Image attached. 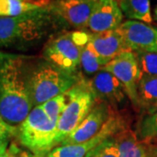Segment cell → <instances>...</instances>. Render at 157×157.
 <instances>
[{"instance_id":"484cf974","label":"cell","mask_w":157,"mask_h":157,"mask_svg":"<svg viewBox=\"0 0 157 157\" xmlns=\"http://www.w3.org/2000/svg\"><path fill=\"white\" fill-rule=\"evenodd\" d=\"M17 157H40V156H38V155H34V154H33L32 152L30 153V152H27V151H20L18 154H17Z\"/></svg>"},{"instance_id":"ffe728a7","label":"cell","mask_w":157,"mask_h":157,"mask_svg":"<svg viewBox=\"0 0 157 157\" xmlns=\"http://www.w3.org/2000/svg\"><path fill=\"white\" fill-rule=\"evenodd\" d=\"M141 77L157 76V52H135Z\"/></svg>"},{"instance_id":"f546056e","label":"cell","mask_w":157,"mask_h":157,"mask_svg":"<svg viewBox=\"0 0 157 157\" xmlns=\"http://www.w3.org/2000/svg\"><path fill=\"white\" fill-rule=\"evenodd\" d=\"M116 1H118V2H119V1H120V0H116Z\"/></svg>"},{"instance_id":"ba28073f","label":"cell","mask_w":157,"mask_h":157,"mask_svg":"<svg viewBox=\"0 0 157 157\" xmlns=\"http://www.w3.org/2000/svg\"><path fill=\"white\" fill-rule=\"evenodd\" d=\"M96 0H53L51 11L60 21L77 30H84L95 6Z\"/></svg>"},{"instance_id":"4316f807","label":"cell","mask_w":157,"mask_h":157,"mask_svg":"<svg viewBox=\"0 0 157 157\" xmlns=\"http://www.w3.org/2000/svg\"><path fill=\"white\" fill-rule=\"evenodd\" d=\"M148 157H157V147H154L148 150Z\"/></svg>"},{"instance_id":"2e32d148","label":"cell","mask_w":157,"mask_h":157,"mask_svg":"<svg viewBox=\"0 0 157 157\" xmlns=\"http://www.w3.org/2000/svg\"><path fill=\"white\" fill-rule=\"evenodd\" d=\"M48 6V0H0V17H17Z\"/></svg>"},{"instance_id":"9a60e30c","label":"cell","mask_w":157,"mask_h":157,"mask_svg":"<svg viewBox=\"0 0 157 157\" xmlns=\"http://www.w3.org/2000/svg\"><path fill=\"white\" fill-rule=\"evenodd\" d=\"M120 157H148V150L131 130L121 128L113 136Z\"/></svg>"},{"instance_id":"ac0fdd59","label":"cell","mask_w":157,"mask_h":157,"mask_svg":"<svg viewBox=\"0 0 157 157\" xmlns=\"http://www.w3.org/2000/svg\"><path fill=\"white\" fill-rule=\"evenodd\" d=\"M139 109L148 111L157 102V76L141 77L137 86Z\"/></svg>"},{"instance_id":"44dd1931","label":"cell","mask_w":157,"mask_h":157,"mask_svg":"<svg viewBox=\"0 0 157 157\" xmlns=\"http://www.w3.org/2000/svg\"><path fill=\"white\" fill-rule=\"evenodd\" d=\"M67 103V93L56 96L49 101H45L42 105H40L46 115L54 122L58 123V121L64 112Z\"/></svg>"},{"instance_id":"9c48e42d","label":"cell","mask_w":157,"mask_h":157,"mask_svg":"<svg viewBox=\"0 0 157 157\" xmlns=\"http://www.w3.org/2000/svg\"><path fill=\"white\" fill-rule=\"evenodd\" d=\"M128 49L137 52H157V29L146 23L128 20L118 28Z\"/></svg>"},{"instance_id":"5bb4252c","label":"cell","mask_w":157,"mask_h":157,"mask_svg":"<svg viewBox=\"0 0 157 157\" xmlns=\"http://www.w3.org/2000/svg\"><path fill=\"white\" fill-rule=\"evenodd\" d=\"M89 44L106 66L121 53L130 51L118 29L89 33Z\"/></svg>"},{"instance_id":"83f0119b","label":"cell","mask_w":157,"mask_h":157,"mask_svg":"<svg viewBox=\"0 0 157 157\" xmlns=\"http://www.w3.org/2000/svg\"><path fill=\"white\" fill-rule=\"evenodd\" d=\"M157 111V102L153 106V107L147 112V114H151V113H155Z\"/></svg>"},{"instance_id":"e0dca14e","label":"cell","mask_w":157,"mask_h":157,"mask_svg":"<svg viewBox=\"0 0 157 157\" xmlns=\"http://www.w3.org/2000/svg\"><path fill=\"white\" fill-rule=\"evenodd\" d=\"M120 8L129 20L150 24L153 20L150 11V0H120Z\"/></svg>"},{"instance_id":"6da1fadb","label":"cell","mask_w":157,"mask_h":157,"mask_svg":"<svg viewBox=\"0 0 157 157\" xmlns=\"http://www.w3.org/2000/svg\"><path fill=\"white\" fill-rule=\"evenodd\" d=\"M29 66L22 55L0 52V118L15 127L33 110Z\"/></svg>"},{"instance_id":"30bf717a","label":"cell","mask_w":157,"mask_h":157,"mask_svg":"<svg viewBox=\"0 0 157 157\" xmlns=\"http://www.w3.org/2000/svg\"><path fill=\"white\" fill-rule=\"evenodd\" d=\"M121 128L123 127H121L120 119L112 114L100 133L93 139L78 144L58 146L49 152L46 157H86L101 142L114 136Z\"/></svg>"},{"instance_id":"603a6c76","label":"cell","mask_w":157,"mask_h":157,"mask_svg":"<svg viewBox=\"0 0 157 157\" xmlns=\"http://www.w3.org/2000/svg\"><path fill=\"white\" fill-rule=\"evenodd\" d=\"M86 157H120L117 143L114 137H110L88 153Z\"/></svg>"},{"instance_id":"52a82bcc","label":"cell","mask_w":157,"mask_h":157,"mask_svg":"<svg viewBox=\"0 0 157 157\" xmlns=\"http://www.w3.org/2000/svg\"><path fill=\"white\" fill-rule=\"evenodd\" d=\"M103 69L110 72L121 81L130 101L135 108L139 109L137 86L140 79V73L135 52L132 51L124 52Z\"/></svg>"},{"instance_id":"4dcf8cb0","label":"cell","mask_w":157,"mask_h":157,"mask_svg":"<svg viewBox=\"0 0 157 157\" xmlns=\"http://www.w3.org/2000/svg\"><path fill=\"white\" fill-rule=\"evenodd\" d=\"M40 157H46V156H40Z\"/></svg>"},{"instance_id":"7c38bea8","label":"cell","mask_w":157,"mask_h":157,"mask_svg":"<svg viewBox=\"0 0 157 157\" xmlns=\"http://www.w3.org/2000/svg\"><path fill=\"white\" fill-rule=\"evenodd\" d=\"M123 16L116 0H96L87 28L93 33L117 30L123 23Z\"/></svg>"},{"instance_id":"8fae6325","label":"cell","mask_w":157,"mask_h":157,"mask_svg":"<svg viewBox=\"0 0 157 157\" xmlns=\"http://www.w3.org/2000/svg\"><path fill=\"white\" fill-rule=\"evenodd\" d=\"M111 115L112 112L108 104L106 102L97 104L78 128L68 135L59 146L78 144L93 139L100 133Z\"/></svg>"},{"instance_id":"3957f363","label":"cell","mask_w":157,"mask_h":157,"mask_svg":"<svg viewBox=\"0 0 157 157\" xmlns=\"http://www.w3.org/2000/svg\"><path fill=\"white\" fill-rule=\"evenodd\" d=\"M80 79L78 74L65 72L45 59L29 67L28 86L33 107L66 94Z\"/></svg>"},{"instance_id":"d4e9b609","label":"cell","mask_w":157,"mask_h":157,"mask_svg":"<svg viewBox=\"0 0 157 157\" xmlns=\"http://www.w3.org/2000/svg\"><path fill=\"white\" fill-rule=\"evenodd\" d=\"M20 152V150L17 148V147L15 146L14 144H12L8 150L6 151V154H4L3 155H1L0 157H17V154Z\"/></svg>"},{"instance_id":"7402d4cb","label":"cell","mask_w":157,"mask_h":157,"mask_svg":"<svg viewBox=\"0 0 157 157\" xmlns=\"http://www.w3.org/2000/svg\"><path fill=\"white\" fill-rule=\"evenodd\" d=\"M137 134L140 140L157 139V111L151 114H146L140 120Z\"/></svg>"},{"instance_id":"8992f818","label":"cell","mask_w":157,"mask_h":157,"mask_svg":"<svg viewBox=\"0 0 157 157\" xmlns=\"http://www.w3.org/2000/svg\"><path fill=\"white\" fill-rule=\"evenodd\" d=\"M88 41V33L80 31L64 33L47 42L44 47L43 58L65 72L78 74L81 48Z\"/></svg>"},{"instance_id":"f1b7e54d","label":"cell","mask_w":157,"mask_h":157,"mask_svg":"<svg viewBox=\"0 0 157 157\" xmlns=\"http://www.w3.org/2000/svg\"><path fill=\"white\" fill-rule=\"evenodd\" d=\"M155 19H156L157 21V6L156 8H155Z\"/></svg>"},{"instance_id":"7a4b0ae2","label":"cell","mask_w":157,"mask_h":157,"mask_svg":"<svg viewBox=\"0 0 157 157\" xmlns=\"http://www.w3.org/2000/svg\"><path fill=\"white\" fill-rule=\"evenodd\" d=\"M59 22L49 5L17 17H0V47L30 48L49 36Z\"/></svg>"},{"instance_id":"4fadbf2b","label":"cell","mask_w":157,"mask_h":157,"mask_svg":"<svg viewBox=\"0 0 157 157\" xmlns=\"http://www.w3.org/2000/svg\"><path fill=\"white\" fill-rule=\"evenodd\" d=\"M96 99L106 102L110 107H117L126 99L123 85L113 74L105 69L94 75L89 82Z\"/></svg>"},{"instance_id":"cb8c5ba5","label":"cell","mask_w":157,"mask_h":157,"mask_svg":"<svg viewBox=\"0 0 157 157\" xmlns=\"http://www.w3.org/2000/svg\"><path fill=\"white\" fill-rule=\"evenodd\" d=\"M14 134H16V128L0 118V156L8 150L9 142Z\"/></svg>"},{"instance_id":"5b68a950","label":"cell","mask_w":157,"mask_h":157,"mask_svg":"<svg viewBox=\"0 0 157 157\" xmlns=\"http://www.w3.org/2000/svg\"><path fill=\"white\" fill-rule=\"evenodd\" d=\"M67 106L57 123L58 146L78 128L95 105V95L89 82L84 79L67 92Z\"/></svg>"},{"instance_id":"d6986e66","label":"cell","mask_w":157,"mask_h":157,"mask_svg":"<svg viewBox=\"0 0 157 157\" xmlns=\"http://www.w3.org/2000/svg\"><path fill=\"white\" fill-rule=\"evenodd\" d=\"M80 67L88 75H94L106 67V63L97 55L89 44V41L81 48Z\"/></svg>"},{"instance_id":"277c9868","label":"cell","mask_w":157,"mask_h":157,"mask_svg":"<svg viewBox=\"0 0 157 157\" xmlns=\"http://www.w3.org/2000/svg\"><path fill=\"white\" fill-rule=\"evenodd\" d=\"M18 140L38 156H46L58 147L57 123L46 115L41 106L34 107L16 128Z\"/></svg>"}]
</instances>
